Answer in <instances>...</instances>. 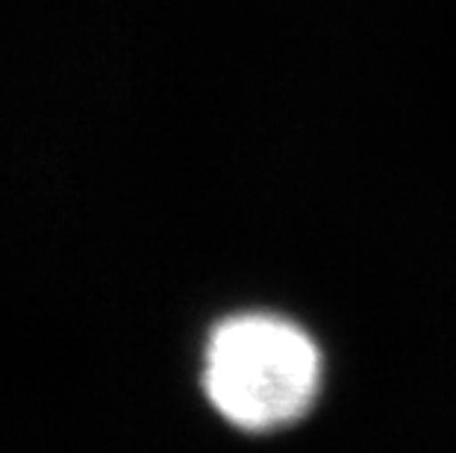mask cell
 <instances>
[{
    "label": "cell",
    "mask_w": 456,
    "mask_h": 453,
    "mask_svg": "<svg viewBox=\"0 0 456 453\" xmlns=\"http://www.w3.org/2000/svg\"><path fill=\"white\" fill-rule=\"evenodd\" d=\"M203 385L232 427L265 433L297 421L322 385V353L300 327L239 315L212 333Z\"/></svg>",
    "instance_id": "1"
}]
</instances>
